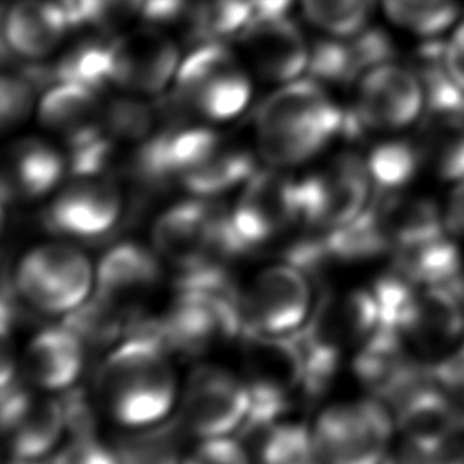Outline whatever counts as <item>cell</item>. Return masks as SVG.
Instances as JSON below:
<instances>
[{
    "instance_id": "cell-1",
    "label": "cell",
    "mask_w": 464,
    "mask_h": 464,
    "mask_svg": "<svg viewBox=\"0 0 464 464\" xmlns=\"http://www.w3.org/2000/svg\"><path fill=\"white\" fill-rule=\"evenodd\" d=\"M170 355L150 334H130L102 355L92 382L100 415L123 431L167 422L181 390Z\"/></svg>"
},
{
    "instance_id": "cell-2",
    "label": "cell",
    "mask_w": 464,
    "mask_h": 464,
    "mask_svg": "<svg viewBox=\"0 0 464 464\" xmlns=\"http://www.w3.org/2000/svg\"><path fill=\"white\" fill-rule=\"evenodd\" d=\"M344 120L330 89L315 78L276 85L254 114L256 152L268 167H301L343 132Z\"/></svg>"
},
{
    "instance_id": "cell-3",
    "label": "cell",
    "mask_w": 464,
    "mask_h": 464,
    "mask_svg": "<svg viewBox=\"0 0 464 464\" xmlns=\"http://www.w3.org/2000/svg\"><path fill=\"white\" fill-rule=\"evenodd\" d=\"M252 71L223 42L190 47L176 72L172 92L178 109L194 121L223 125L239 118L254 92Z\"/></svg>"
},
{
    "instance_id": "cell-4",
    "label": "cell",
    "mask_w": 464,
    "mask_h": 464,
    "mask_svg": "<svg viewBox=\"0 0 464 464\" xmlns=\"http://www.w3.org/2000/svg\"><path fill=\"white\" fill-rule=\"evenodd\" d=\"M150 245L179 276L223 266L227 257L245 250L232 228L230 208L216 203L214 198L199 196L167 207L154 219Z\"/></svg>"
},
{
    "instance_id": "cell-5",
    "label": "cell",
    "mask_w": 464,
    "mask_h": 464,
    "mask_svg": "<svg viewBox=\"0 0 464 464\" xmlns=\"http://www.w3.org/2000/svg\"><path fill=\"white\" fill-rule=\"evenodd\" d=\"M96 286V263L67 239L29 246L16 261L13 288L33 310L58 319L87 303Z\"/></svg>"
},
{
    "instance_id": "cell-6",
    "label": "cell",
    "mask_w": 464,
    "mask_h": 464,
    "mask_svg": "<svg viewBox=\"0 0 464 464\" xmlns=\"http://www.w3.org/2000/svg\"><path fill=\"white\" fill-rule=\"evenodd\" d=\"M395 430L392 411L377 397L330 402L312 422L321 464H381L392 453Z\"/></svg>"
},
{
    "instance_id": "cell-7",
    "label": "cell",
    "mask_w": 464,
    "mask_h": 464,
    "mask_svg": "<svg viewBox=\"0 0 464 464\" xmlns=\"http://www.w3.org/2000/svg\"><path fill=\"white\" fill-rule=\"evenodd\" d=\"M428 109L426 85L417 67L384 60L353 83L350 127L379 136L401 134L422 121Z\"/></svg>"
},
{
    "instance_id": "cell-8",
    "label": "cell",
    "mask_w": 464,
    "mask_h": 464,
    "mask_svg": "<svg viewBox=\"0 0 464 464\" xmlns=\"http://www.w3.org/2000/svg\"><path fill=\"white\" fill-rule=\"evenodd\" d=\"M239 364V373L252 395L246 424L281 417L292 397L303 392L304 361L292 335H266L243 330Z\"/></svg>"
},
{
    "instance_id": "cell-9",
    "label": "cell",
    "mask_w": 464,
    "mask_h": 464,
    "mask_svg": "<svg viewBox=\"0 0 464 464\" xmlns=\"http://www.w3.org/2000/svg\"><path fill=\"white\" fill-rule=\"evenodd\" d=\"M252 395L239 372L221 364H196L181 382L178 419L196 439L234 435L250 417Z\"/></svg>"
},
{
    "instance_id": "cell-10",
    "label": "cell",
    "mask_w": 464,
    "mask_h": 464,
    "mask_svg": "<svg viewBox=\"0 0 464 464\" xmlns=\"http://www.w3.org/2000/svg\"><path fill=\"white\" fill-rule=\"evenodd\" d=\"M230 221L243 248L268 245L303 227L299 178L268 165L256 170L239 188Z\"/></svg>"
},
{
    "instance_id": "cell-11",
    "label": "cell",
    "mask_w": 464,
    "mask_h": 464,
    "mask_svg": "<svg viewBox=\"0 0 464 464\" xmlns=\"http://www.w3.org/2000/svg\"><path fill=\"white\" fill-rule=\"evenodd\" d=\"M315 304L312 279L288 261L257 270L241 290L245 330L290 337L312 315Z\"/></svg>"
},
{
    "instance_id": "cell-12",
    "label": "cell",
    "mask_w": 464,
    "mask_h": 464,
    "mask_svg": "<svg viewBox=\"0 0 464 464\" xmlns=\"http://www.w3.org/2000/svg\"><path fill=\"white\" fill-rule=\"evenodd\" d=\"M183 56L179 42L161 25L140 22L111 36V87L143 98L174 83Z\"/></svg>"
},
{
    "instance_id": "cell-13",
    "label": "cell",
    "mask_w": 464,
    "mask_h": 464,
    "mask_svg": "<svg viewBox=\"0 0 464 464\" xmlns=\"http://www.w3.org/2000/svg\"><path fill=\"white\" fill-rule=\"evenodd\" d=\"M13 372L2 377V433L13 460H49L67 433L62 399L34 395L25 379Z\"/></svg>"
},
{
    "instance_id": "cell-14",
    "label": "cell",
    "mask_w": 464,
    "mask_h": 464,
    "mask_svg": "<svg viewBox=\"0 0 464 464\" xmlns=\"http://www.w3.org/2000/svg\"><path fill=\"white\" fill-rule=\"evenodd\" d=\"M303 227L339 228L364 214L375 196L362 154L343 152L299 178Z\"/></svg>"
},
{
    "instance_id": "cell-15",
    "label": "cell",
    "mask_w": 464,
    "mask_h": 464,
    "mask_svg": "<svg viewBox=\"0 0 464 464\" xmlns=\"http://www.w3.org/2000/svg\"><path fill=\"white\" fill-rule=\"evenodd\" d=\"M123 207L121 188L107 174H72L47 199L44 221L65 239H91L114 228Z\"/></svg>"
},
{
    "instance_id": "cell-16",
    "label": "cell",
    "mask_w": 464,
    "mask_h": 464,
    "mask_svg": "<svg viewBox=\"0 0 464 464\" xmlns=\"http://www.w3.org/2000/svg\"><path fill=\"white\" fill-rule=\"evenodd\" d=\"M236 40L252 74L265 82L281 85L308 72L312 45L288 11L256 13Z\"/></svg>"
},
{
    "instance_id": "cell-17",
    "label": "cell",
    "mask_w": 464,
    "mask_h": 464,
    "mask_svg": "<svg viewBox=\"0 0 464 464\" xmlns=\"http://www.w3.org/2000/svg\"><path fill=\"white\" fill-rule=\"evenodd\" d=\"M392 402L395 426L404 439V446L428 462L464 435V424L457 406L431 381L430 372Z\"/></svg>"
},
{
    "instance_id": "cell-18",
    "label": "cell",
    "mask_w": 464,
    "mask_h": 464,
    "mask_svg": "<svg viewBox=\"0 0 464 464\" xmlns=\"http://www.w3.org/2000/svg\"><path fill=\"white\" fill-rule=\"evenodd\" d=\"M397 332L424 364H433L464 341V303L453 286H419Z\"/></svg>"
},
{
    "instance_id": "cell-19",
    "label": "cell",
    "mask_w": 464,
    "mask_h": 464,
    "mask_svg": "<svg viewBox=\"0 0 464 464\" xmlns=\"http://www.w3.org/2000/svg\"><path fill=\"white\" fill-rule=\"evenodd\" d=\"M163 261L152 245L127 239L107 248L96 263L94 294L130 317L160 286Z\"/></svg>"
},
{
    "instance_id": "cell-20",
    "label": "cell",
    "mask_w": 464,
    "mask_h": 464,
    "mask_svg": "<svg viewBox=\"0 0 464 464\" xmlns=\"http://www.w3.org/2000/svg\"><path fill=\"white\" fill-rule=\"evenodd\" d=\"M65 150L49 136H18L4 150V196L14 201L49 199L67 179Z\"/></svg>"
},
{
    "instance_id": "cell-21",
    "label": "cell",
    "mask_w": 464,
    "mask_h": 464,
    "mask_svg": "<svg viewBox=\"0 0 464 464\" xmlns=\"http://www.w3.org/2000/svg\"><path fill=\"white\" fill-rule=\"evenodd\" d=\"M85 361L87 348L62 321L40 328L27 339L18 370L29 386L60 395L80 382Z\"/></svg>"
},
{
    "instance_id": "cell-22",
    "label": "cell",
    "mask_w": 464,
    "mask_h": 464,
    "mask_svg": "<svg viewBox=\"0 0 464 464\" xmlns=\"http://www.w3.org/2000/svg\"><path fill=\"white\" fill-rule=\"evenodd\" d=\"M72 25L62 0H13L4 14V44L16 58L40 63L62 49Z\"/></svg>"
},
{
    "instance_id": "cell-23",
    "label": "cell",
    "mask_w": 464,
    "mask_h": 464,
    "mask_svg": "<svg viewBox=\"0 0 464 464\" xmlns=\"http://www.w3.org/2000/svg\"><path fill=\"white\" fill-rule=\"evenodd\" d=\"M388 38L370 25L353 36H324L312 45L308 76L323 85L355 83L359 76L375 63L392 60Z\"/></svg>"
},
{
    "instance_id": "cell-24",
    "label": "cell",
    "mask_w": 464,
    "mask_h": 464,
    "mask_svg": "<svg viewBox=\"0 0 464 464\" xmlns=\"http://www.w3.org/2000/svg\"><path fill=\"white\" fill-rule=\"evenodd\" d=\"M370 210L390 252L448 232L444 227V210L424 196L406 194L404 190L375 194Z\"/></svg>"
},
{
    "instance_id": "cell-25",
    "label": "cell",
    "mask_w": 464,
    "mask_h": 464,
    "mask_svg": "<svg viewBox=\"0 0 464 464\" xmlns=\"http://www.w3.org/2000/svg\"><path fill=\"white\" fill-rule=\"evenodd\" d=\"M252 16L248 0H181L172 25L196 47L237 38Z\"/></svg>"
},
{
    "instance_id": "cell-26",
    "label": "cell",
    "mask_w": 464,
    "mask_h": 464,
    "mask_svg": "<svg viewBox=\"0 0 464 464\" xmlns=\"http://www.w3.org/2000/svg\"><path fill=\"white\" fill-rule=\"evenodd\" d=\"M393 266L419 286H455L464 276V257L451 234L392 252Z\"/></svg>"
},
{
    "instance_id": "cell-27",
    "label": "cell",
    "mask_w": 464,
    "mask_h": 464,
    "mask_svg": "<svg viewBox=\"0 0 464 464\" xmlns=\"http://www.w3.org/2000/svg\"><path fill=\"white\" fill-rule=\"evenodd\" d=\"M243 430L252 437V444L246 448L254 464H321L312 426L281 415L246 424Z\"/></svg>"
},
{
    "instance_id": "cell-28",
    "label": "cell",
    "mask_w": 464,
    "mask_h": 464,
    "mask_svg": "<svg viewBox=\"0 0 464 464\" xmlns=\"http://www.w3.org/2000/svg\"><path fill=\"white\" fill-rule=\"evenodd\" d=\"M419 149L424 167L439 179H464V112L424 114Z\"/></svg>"
},
{
    "instance_id": "cell-29",
    "label": "cell",
    "mask_w": 464,
    "mask_h": 464,
    "mask_svg": "<svg viewBox=\"0 0 464 464\" xmlns=\"http://www.w3.org/2000/svg\"><path fill=\"white\" fill-rule=\"evenodd\" d=\"M364 163L373 181L375 194L404 190L424 167L417 141L399 134L384 136L364 154Z\"/></svg>"
},
{
    "instance_id": "cell-30",
    "label": "cell",
    "mask_w": 464,
    "mask_h": 464,
    "mask_svg": "<svg viewBox=\"0 0 464 464\" xmlns=\"http://www.w3.org/2000/svg\"><path fill=\"white\" fill-rule=\"evenodd\" d=\"M386 20L420 40H439L462 18V0H381Z\"/></svg>"
},
{
    "instance_id": "cell-31",
    "label": "cell",
    "mask_w": 464,
    "mask_h": 464,
    "mask_svg": "<svg viewBox=\"0 0 464 464\" xmlns=\"http://www.w3.org/2000/svg\"><path fill=\"white\" fill-rule=\"evenodd\" d=\"M308 24L324 36H353L364 31L381 0H297Z\"/></svg>"
},
{
    "instance_id": "cell-32",
    "label": "cell",
    "mask_w": 464,
    "mask_h": 464,
    "mask_svg": "<svg viewBox=\"0 0 464 464\" xmlns=\"http://www.w3.org/2000/svg\"><path fill=\"white\" fill-rule=\"evenodd\" d=\"M74 25L103 34H118L145 16V0H62Z\"/></svg>"
},
{
    "instance_id": "cell-33",
    "label": "cell",
    "mask_w": 464,
    "mask_h": 464,
    "mask_svg": "<svg viewBox=\"0 0 464 464\" xmlns=\"http://www.w3.org/2000/svg\"><path fill=\"white\" fill-rule=\"evenodd\" d=\"M40 96H36L34 83L25 74L4 72L0 85V118L5 130L22 125L33 112H36Z\"/></svg>"
},
{
    "instance_id": "cell-34",
    "label": "cell",
    "mask_w": 464,
    "mask_h": 464,
    "mask_svg": "<svg viewBox=\"0 0 464 464\" xmlns=\"http://www.w3.org/2000/svg\"><path fill=\"white\" fill-rule=\"evenodd\" d=\"M49 464H121L116 446L103 442L98 433L67 435Z\"/></svg>"
},
{
    "instance_id": "cell-35",
    "label": "cell",
    "mask_w": 464,
    "mask_h": 464,
    "mask_svg": "<svg viewBox=\"0 0 464 464\" xmlns=\"http://www.w3.org/2000/svg\"><path fill=\"white\" fill-rule=\"evenodd\" d=\"M183 464H254L248 448L232 435L198 439Z\"/></svg>"
},
{
    "instance_id": "cell-36",
    "label": "cell",
    "mask_w": 464,
    "mask_h": 464,
    "mask_svg": "<svg viewBox=\"0 0 464 464\" xmlns=\"http://www.w3.org/2000/svg\"><path fill=\"white\" fill-rule=\"evenodd\" d=\"M430 377L457 406L464 424V341L440 361L428 364Z\"/></svg>"
},
{
    "instance_id": "cell-37",
    "label": "cell",
    "mask_w": 464,
    "mask_h": 464,
    "mask_svg": "<svg viewBox=\"0 0 464 464\" xmlns=\"http://www.w3.org/2000/svg\"><path fill=\"white\" fill-rule=\"evenodd\" d=\"M440 63L448 78L464 92V18L442 36Z\"/></svg>"
},
{
    "instance_id": "cell-38",
    "label": "cell",
    "mask_w": 464,
    "mask_h": 464,
    "mask_svg": "<svg viewBox=\"0 0 464 464\" xmlns=\"http://www.w3.org/2000/svg\"><path fill=\"white\" fill-rule=\"evenodd\" d=\"M444 210V227L453 237H464V179L451 188Z\"/></svg>"
},
{
    "instance_id": "cell-39",
    "label": "cell",
    "mask_w": 464,
    "mask_h": 464,
    "mask_svg": "<svg viewBox=\"0 0 464 464\" xmlns=\"http://www.w3.org/2000/svg\"><path fill=\"white\" fill-rule=\"evenodd\" d=\"M428 464H464V437L455 440L437 457H433Z\"/></svg>"
},
{
    "instance_id": "cell-40",
    "label": "cell",
    "mask_w": 464,
    "mask_h": 464,
    "mask_svg": "<svg viewBox=\"0 0 464 464\" xmlns=\"http://www.w3.org/2000/svg\"><path fill=\"white\" fill-rule=\"evenodd\" d=\"M7 464H49V460H13V459H7Z\"/></svg>"
}]
</instances>
